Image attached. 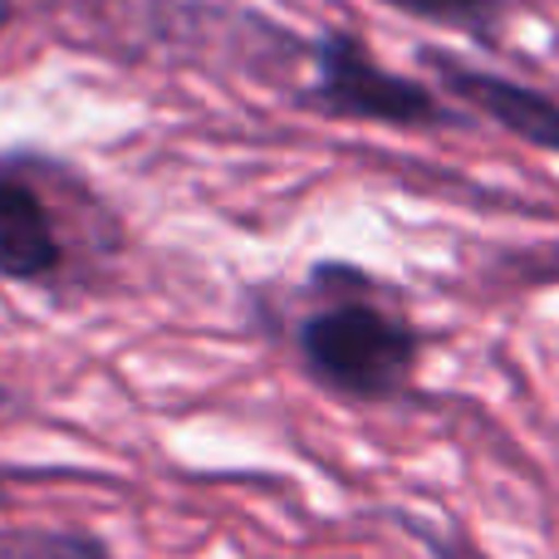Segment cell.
<instances>
[{
  "instance_id": "1",
  "label": "cell",
  "mask_w": 559,
  "mask_h": 559,
  "mask_svg": "<svg viewBox=\"0 0 559 559\" xmlns=\"http://www.w3.org/2000/svg\"><path fill=\"white\" fill-rule=\"evenodd\" d=\"M309 285L329 305L309 309L295 329V354L324 393L344 403H393L407 393L423 364V334L368 289L373 280L354 265L324 261L309 271Z\"/></svg>"
},
{
  "instance_id": "2",
  "label": "cell",
  "mask_w": 559,
  "mask_h": 559,
  "mask_svg": "<svg viewBox=\"0 0 559 559\" xmlns=\"http://www.w3.org/2000/svg\"><path fill=\"white\" fill-rule=\"evenodd\" d=\"M319 74L309 88V104L329 118H358V123H388V128H442L456 123L432 88L417 79H403L383 69L354 35L329 29L319 39Z\"/></svg>"
},
{
  "instance_id": "3",
  "label": "cell",
  "mask_w": 559,
  "mask_h": 559,
  "mask_svg": "<svg viewBox=\"0 0 559 559\" xmlns=\"http://www.w3.org/2000/svg\"><path fill=\"white\" fill-rule=\"evenodd\" d=\"M423 64L442 79L447 94L472 104L476 114H486L496 128H506V133L521 138V143L559 157V104L550 94H540V88H531V84H515V79H506V74H491V69H476L456 55H442V49H423Z\"/></svg>"
},
{
  "instance_id": "4",
  "label": "cell",
  "mask_w": 559,
  "mask_h": 559,
  "mask_svg": "<svg viewBox=\"0 0 559 559\" xmlns=\"http://www.w3.org/2000/svg\"><path fill=\"white\" fill-rule=\"evenodd\" d=\"M59 265H64V241L55 231L49 206L29 182L0 173V280L39 285V280H55Z\"/></svg>"
},
{
  "instance_id": "5",
  "label": "cell",
  "mask_w": 559,
  "mask_h": 559,
  "mask_svg": "<svg viewBox=\"0 0 559 559\" xmlns=\"http://www.w3.org/2000/svg\"><path fill=\"white\" fill-rule=\"evenodd\" d=\"M0 559H118L98 535L74 525H20L0 531Z\"/></svg>"
},
{
  "instance_id": "6",
  "label": "cell",
  "mask_w": 559,
  "mask_h": 559,
  "mask_svg": "<svg viewBox=\"0 0 559 559\" xmlns=\"http://www.w3.org/2000/svg\"><path fill=\"white\" fill-rule=\"evenodd\" d=\"M388 10H403V15L423 20V25H442V29H462V35L496 45V29H501V0H378Z\"/></svg>"
},
{
  "instance_id": "7",
  "label": "cell",
  "mask_w": 559,
  "mask_h": 559,
  "mask_svg": "<svg viewBox=\"0 0 559 559\" xmlns=\"http://www.w3.org/2000/svg\"><path fill=\"white\" fill-rule=\"evenodd\" d=\"M393 521L403 525V531L413 535V540H423V545H427V550H432L437 559H486V555L476 550L472 540H466L462 531H456L452 521H447V525H437V521H423V515H413V511H397Z\"/></svg>"
},
{
  "instance_id": "8",
  "label": "cell",
  "mask_w": 559,
  "mask_h": 559,
  "mask_svg": "<svg viewBox=\"0 0 559 559\" xmlns=\"http://www.w3.org/2000/svg\"><path fill=\"white\" fill-rule=\"evenodd\" d=\"M5 506H10V496H5V491H0V511H5Z\"/></svg>"
},
{
  "instance_id": "9",
  "label": "cell",
  "mask_w": 559,
  "mask_h": 559,
  "mask_svg": "<svg viewBox=\"0 0 559 559\" xmlns=\"http://www.w3.org/2000/svg\"><path fill=\"white\" fill-rule=\"evenodd\" d=\"M0 403H5V388H0Z\"/></svg>"
}]
</instances>
